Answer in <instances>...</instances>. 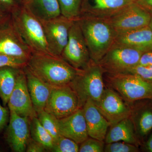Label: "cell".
Segmentation results:
<instances>
[{"mask_svg":"<svg viewBox=\"0 0 152 152\" xmlns=\"http://www.w3.org/2000/svg\"><path fill=\"white\" fill-rule=\"evenodd\" d=\"M26 66L35 75L52 87L69 85L79 70L61 57L37 52H33Z\"/></svg>","mask_w":152,"mask_h":152,"instance_id":"obj_1","label":"cell"},{"mask_svg":"<svg viewBox=\"0 0 152 152\" xmlns=\"http://www.w3.org/2000/svg\"><path fill=\"white\" fill-rule=\"evenodd\" d=\"M77 20L91 59L98 64L113 45L116 32L104 19L81 15Z\"/></svg>","mask_w":152,"mask_h":152,"instance_id":"obj_2","label":"cell"},{"mask_svg":"<svg viewBox=\"0 0 152 152\" xmlns=\"http://www.w3.org/2000/svg\"><path fill=\"white\" fill-rule=\"evenodd\" d=\"M103 69L92 61L84 69H79L70 86L75 92L82 108L88 100L97 105L104 90Z\"/></svg>","mask_w":152,"mask_h":152,"instance_id":"obj_3","label":"cell"},{"mask_svg":"<svg viewBox=\"0 0 152 152\" xmlns=\"http://www.w3.org/2000/svg\"><path fill=\"white\" fill-rule=\"evenodd\" d=\"M11 19L13 25L33 52L50 54L40 20L22 4L11 15Z\"/></svg>","mask_w":152,"mask_h":152,"instance_id":"obj_4","label":"cell"},{"mask_svg":"<svg viewBox=\"0 0 152 152\" xmlns=\"http://www.w3.org/2000/svg\"><path fill=\"white\" fill-rule=\"evenodd\" d=\"M107 81L110 88L128 102L149 99L152 100V83L135 74H108Z\"/></svg>","mask_w":152,"mask_h":152,"instance_id":"obj_5","label":"cell"},{"mask_svg":"<svg viewBox=\"0 0 152 152\" xmlns=\"http://www.w3.org/2000/svg\"><path fill=\"white\" fill-rule=\"evenodd\" d=\"M142 53L135 49L113 45L98 64L108 74L127 73L138 64Z\"/></svg>","mask_w":152,"mask_h":152,"instance_id":"obj_6","label":"cell"},{"mask_svg":"<svg viewBox=\"0 0 152 152\" xmlns=\"http://www.w3.org/2000/svg\"><path fill=\"white\" fill-rule=\"evenodd\" d=\"M151 17L149 11L142 7L136 1L104 19L108 22L117 34L148 26Z\"/></svg>","mask_w":152,"mask_h":152,"instance_id":"obj_7","label":"cell"},{"mask_svg":"<svg viewBox=\"0 0 152 152\" xmlns=\"http://www.w3.org/2000/svg\"><path fill=\"white\" fill-rule=\"evenodd\" d=\"M61 57L77 69H82L91 61L89 51L77 20L74 21L67 44Z\"/></svg>","mask_w":152,"mask_h":152,"instance_id":"obj_8","label":"cell"},{"mask_svg":"<svg viewBox=\"0 0 152 152\" xmlns=\"http://www.w3.org/2000/svg\"><path fill=\"white\" fill-rule=\"evenodd\" d=\"M74 21L61 15L51 20L41 21L50 54L61 57L67 44Z\"/></svg>","mask_w":152,"mask_h":152,"instance_id":"obj_9","label":"cell"},{"mask_svg":"<svg viewBox=\"0 0 152 152\" xmlns=\"http://www.w3.org/2000/svg\"><path fill=\"white\" fill-rule=\"evenodd\" d=\"M80 108L77 96L70 85H68L53 87L45 110L57 119H61Z\"/></svg>","mask_w":152,"mask_h":152,"instance_id":"obj_10","label":"cell"},{"mask_svg":"<svg viewBox=\"0 0 152 152\" xmlns=\"http://www.w3.org/2000/svg\"><path fill=\"white\" fill-rule=\"evenodd\" d=\"M96 106L110 126L131 117L132 114V107L118 93L110 87L105 88Z\"/></svg>","mask_w":152,"mask_h":152,"instance_id":"obj_11","label":"cell"},{"mask_svg":"<svg viewBox=\"0 0 152 152\" xmlns=\"http://www.w3.org/2000/svg\"><path fill=\"white\" fill-rule=\"evenodd\" d=\"M32 53L13 25L11 18L0 26V54L28 61Z\"/></svg>","mask_w":152,"mask_h":152,"instance_id":"obj_12","label":"cell"},{"mask_svg":"<svg viewBox=\"0 0 152 152\" xmlns=\"http://www.w3.org/2000/svg\"><path fill=\"white\" fill-rule=\"evenodd\" d=\"M9 124L6 129V141L12 151L15 152L26 151L30 134V119L19 115L10 110Z\"/></svg>","mask_w":152,"mask_h":152,"instance_id":"obj_13","label":"cell"},{"mask_svg":"<svg viewBox=\"0 0 152 152\" xmlns=\"http://www.w3.org/2000/svg\"><path fill=\"white\" fill-rule=\"evenodd\" d=\"M9 110H12L20 116L30 119L37 116L30 97L26 78L23 69H20L17 76L15 86L7 104Z\"/></svg>","mask_w":152,"mask_h":152,"instance_id":"obj_14","label":"cell"},{"mask_svg":"<svg viewBox=\"0 0 152 152\" xmlns=\"http://www.w3.org/2000/svg\"><path fill=\"white\" fill-rule=\"evenodd\" d=\"M60 134L80 144L89 137L83 109L72 115L58 119Z\"/></svg>","mask_w":152,"mask_h":152,"instance_id":"obj_15","label":"cell"},{"mask_svg":"<svg viewBox=\"0 0 152 152\" xmlns=\"http://www.w3.org/2000/svg\"><path fill=\"white\" fill-rule=\"evenodd\" d=\"M136 0H83L81 15L106 19Z\"/></svg>","mask_w":152,"mask_h":152,"instance_id":"obj_16","label":"cell"},{"mask_svg":"<svg viewBox=\"0 0 152 152\" xmlns=\"http://www.w3.org/2000/svg\"><path fill=\"white\" fill-rule=\"evenodd\" d=\"M82 109L89 137L104 141L109 127L110 126V123L92 101H87Z\"/></svg>","mask_w":152,"mask_h":152,"instance_id":"obj_17","label":"cell"},{"mask_svg":"<svg viewBox=\"0 0 152 152\" xmlns=\"http://www.w3.org/2000/svg\"><path fill=\"white\" fill-rule=\"evenodd\" d=\"M113 45L128 47L142 52L152 50V32L148 26L117 33Z\"/></svg>","mask_w":152,"mask_h":152,"instance_id":"obj_18","label":"cell"},{"mask_svg":"<svg viewBox=\"0 0 152 152\" xmlns=\"http://www.w3.org/2000/svg\"><path fill=\"white\" fill-rule=\"evenodd\" d=\"M28 90L37 114L45 110L53 87L46 83L29 69L23 68Z\"/></svg>","mask_w":152,"mask_h":152,"instance_id":"obj_19","label":"cell"},{"mask_svg":"<svg viewBox=\"0 0 152 152\" xmlns=\"http://www.w3.org/2000/svg\"><path fill=\"white\" fill-rule=\"evenodd\" d=\"M21 4L40 21L61 15L57 0H24Z\"/></svg>","mask_w":152,"mask_h":152,"instance_id":"obj_20","label":"cell"},{"mask_svg":"<svg viewBox=\"0 0 152 152\" xmlns=\"http://www.w3.org/2000/svg\"><path fill=\"white\" fill-rule=\"evenodd\" d=\"M138 140L132 120L129 117L110 126L104 141L106 144L123 141L137 146Z\"/></svg>","mask_w":152,"mask_h":152,"instance_id":"obj_21","label":"cell"},{"mask_svg":"<svg viewBox=\"0 0 152 152\" xmlns=\"http://www.w3.org/2000/svg\"><path fill=\"white\" fill-rule=\"evenodd\" d=\"M132 107L131 118L138 139H142L152 131V104L145 102Z\"/></svg>","mask_w":152,"mask_h":152,"instance_id":"obj_22","label":"cell"},{"mask_svg":"<svg viewBox=\"0 0 152 152\" xmlns=\"http://www.w3.org/2000/svg\"><path fill=\"white\" fill-rule=\"evenodd\" d=\"M20 69L11 67L0 68V98L4 107L13 91Z\"/></svg>","mask_w":152,"mask_h":152,"instance_id":"obj_23","label":"cell"},{"mask_svg":"<svg viewBox=\"0 0 152 152\" xmlns=\"http://www.w3.org/2000/svg\"><path fill=\"white\" fill-rule=\"evenodd\" d=\"M30 134L34 140L44 146L47 151H51L53 146L54 140L37 116L30 120Z\"/></svg>","mask_w":152,"mask_h":152,"instance_id":"obj_24","label":"cell"},{"mask_svg":"<svg viewBox=\"0 0 152 152\" xmlns=\"http://www.w3.org/2000/svg\"><path fill=\"white\" fill-rule=\"evenodd\" d=\"M83 0H57L61 14L70 20H77L81 13Z\"/></svg>","mask_w":152,"mask_h":152,"instance_id":"obj_25","label":"cell"},{"mask_svg":"<svg viewBox=\"0 0 152 152\" xmlns=\"http://www.w3.org/2000/svg\"><path fill=\"white\" fill-rule=\"evenodd\" d=\"M37 115L40 122L51 136L55 142L61 136L59 130L58 119L45 110L38 113Z\"/></svg>","mask_w":152,"mask_h":152,"instance_id":"obj_26","label":"cell"},{"mask_svg":"<svg viewBox=\"0 0 152 152\" xmlns=\"http://www.w3.org/2000/svg\"><path fill=\"white\" fill-rule=\"evenodd\" d=\"M79 144L68 138L61 135L54 142L50 151L54 152H77Z\"/></svg>","mask_w":152,"mask_h":152,"instance_id":"obj_27","label":"cell"},{"mask_svg":"<svg viewBox=\"0 0 152 152\" xmlns=\"http://www.w3.org/2000/svg\"><path fill=\"white\" fill-rule=\"evenodd\" d=\"M137 147L134 145L123 141H118L106 144L104 152H138Z\"/></svg>","mask_w":152,"mask_h":152,"instance_id":"obj_28","label":"cell"},{"mask_svg":"<svg viewBox=\"0 0 152 152\" xmlns=\"http://www.w3.org/2000/svg\"><path fill=\"white\" fill-rule=\"evenodd\" d=\"M104 147V142L89 137L80 144L79 152H103Z\"/></svg>","mask_w":152,"mask_h":152,"instance_id":"obj_29","label":"cell"},{"mask_svg":"<svg viewBox=\"0 0 152 152\" xmlns=\"http://www.w3.org/2000/svg\"><path fill=\"white\" fill-rule=\"evenodd\" d=\"M28 61L8 55L0 54V68L11 67L16 69H23L26 66Z\"/></svg>","mask_w":152,"mask_h":152,"instance_id":"obj_30","label":"cell"},{"mask_svg":"<svg viewBox=\"0 0 152 152\" xmlns=\"http://www.w3.org/2000/svg\"><path fill=\"white\" fill-rule=\"evenodd\" d=\"M128 73L135 74L145 80L152 83V65H137L130 70Z\"/></svg>","mask_w":152,"mask_h":152,"instance_id":"obj_31","label":"cell"},{"mask_svg":"<svg viewBox=\"0 0 152 152\" xmlns=\"http://www.w3.org/2000/svg\"><path fill=\"white\" fill-rule=\"evenodd\" d=\"M21 5L17 0H0V10L10 15L15 12Z\"/></svg>","mask_w":152,"mask_h":152,"instance_id":"obj_32","label":"cell"},{"mask_svg":"<svg viewBox=\"0 0 152 152\" xmlns=\"http://www.w3.org/2000/svg\"><path fill=\"white\" fill-rule=\"evenodd\" d=\"M10 112L8 107L0 104V133L4 130L10 119Z\"/></svg>","mask_w":152,"mask_h":152,"instance_id":"obj_33","label":"cell"},{"mask_svg":"<svg viewBox=\"0 0 152 152\" xmlns=\"http://www.w3.org/2000/svg\"><path fill=\"white\" fill-rule=\"evenodd\" d=\"M47 151L43 145L30 137L27 145L26 152H43Z\"/></svg>","mask_w":152,"mask_h":152,"instance_id":"obj_34","label":"cell"},{"mask_svg":"<svg viewBox=\"0 0 152 152\" xmlns=\"http://www.w3.org/2000/svg\"><path fill=\"white\" fill-rule=\"evenodd\" d=\"M138 65L141 66L152 65V50L142 53Z\"/></svg>","mask_w":152,"mask_h":152,"instance_id":"obj_35","label":"cell"},{"mask_svg":"<svg viewBox=\"0 0 152 152\" xmlns=\"http://www.w3.org/2000/svg\"><path fill=\"white\" fill-rule=\"evenodd\" d=\"M136 2L149 12L152 11V0H136Z\"/></svg>","mask_w":152,"mask_h":152,"instance_id":"obj_36","label":"cell"},{"mask_svg":"<svg viewBox=\"0 0 152 152\" xmlns=\"http://www.w3.org/2000/svg\"><path fill=\"white\" fill-rule=\"evenodd\" d=\"M11 18V15L4 12L0 10V26L7 22Z\"/></svg>","mask_w":152,"mask_h":152,"instance_id":"obj_37","label":"cell"},{"mask_svg":"<svg viewBox=\"0 0 152 152\" xmlns=\"http://www.w3.org/2000/svg\"><path fill=\"white\" fill-rule=\"evenodd\" d=\"M144 148L147 151L152 152V133L145 143Z\"/></svg>","mask_w":152,"mask_h":152,"instance_id":"obj_38","label":"cell"},{"mask_svg":"<svg viewBox=\"0 0 152 152\" xmlns=\"http://www.w3.org/2000/svg\"><path fill=\"white\" fill-rule=\"evenodd\" d=\"M151 12V20H150L149 24L148 26L149 27L150 29L151 30L152 32V12Z\"/></svg>","mask_w":152,"mask_h":152,"instance_id":"obj_39","label":"cell"},{"mask_svg":"<svg viewBox=\"0 0 152 152\" xmlns=\"http://www.w3.org/2000/svg\"><path fill=\"white\" fill-rule=\"evenodd\" d=\"M17 1H18L21 4L22 2H23V1H24V0H17Z\"/></svg>","mask_w":152,"mask_h":152,"instance_id":"obj_40","label":"cell"},{"mask_svg":"<svg viewBox=\"0 0 152 152\" xmlns=\"http://www.w3.org/2000/svg\"><path fill=\"white\" fill-rule=\"evenodd\" d=\"M1 151V148H0V152Z\"/></svg>","mask_w":152,"mask_h":152,"instance_id":"obj_41","label":"cell"}]
</instances>
